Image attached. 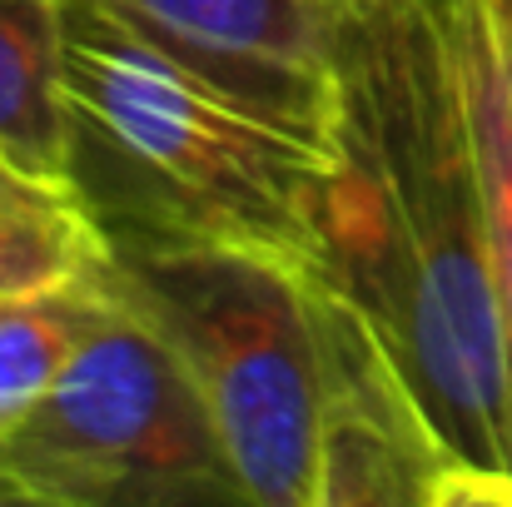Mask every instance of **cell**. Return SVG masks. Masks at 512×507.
Listing matches in <instances>:
<instances>
[{
  "mask_svg": "<svg viewBox=\"0 0 512 507\" xmlns=\"http://www.w3.org/2000/svg\"><path fill=\"white\" fill-rule=\"evenodd\" d=\"M329 30V274L398 358L453 503H512V343L448 0H363Z\"/></svg>",
  "mask_w": 512,
  "mask_h": 507,
  "instance_id": "6da1fadb",
  "label": "cell"
},
{
  "mask_svg": "<svg viewBox=\"0 0 512 507\" xmlns=\"http://www.w3.org/2000/svg\"><path fill=\"white\" fill-rule=\"evenodd\" d=\"M70 179L105 239H214L329 274L334 120L249 100L100 0H60Z\"/></svg>",
  "mask_w": 512,
  "mask_h": 507,
  "instance_id": "7a4b0ae2",
  "label": "cell"
},
{
  "mask_svg": "<svg viewBox=\"0 0 512 507\" xmlns=\"http://www.w3.org/2000/svg\"><path fill=\"white\" fill-rule=\"evenodd\" d=\"M309 274L214 239H110V284L174 348L259 507H319L324 358Z\"/></svg>",
  "mask_w": 512,
  "mask_h": 507,
  "instance_id": "3957f363",
  "label": "cell"
},
{
  "mask_svg": "<svg viewBox=\"0 0 512 507\" xmlns=\"http://www.w3.org/2000/svg\"><path fill=\"white\" fill-rule=\"evenodd\" d=\"M5 463L25 503H249L184 363L125 299L5 428Z\"/></svg>",
  "mask_w": 512,
  "mask_h": 507,
  "instance_id": "277c9868",
  "label": "cell"
},
{
  "mask_svg": "<svg viewBox=\"0 0 512 507\" xmlns=\"http://www.w3.org/2000/svg\"><path fill=\"white\" fill-rule=\"evenodd\" d=\"M209 80L304 120H334V30L314 0H100Z\"/></svg>",
  "mask_w": 512,
  "mask_h": 507,
  "instance_id": "5b68a950",
  "label": "cell"
},
{
  "mask_svg": "<svg viewBox=\"0 0 512 507\" xmlns=\"http://www.w3.org/2000/svg\"><path fill=\"white\" fill-rule=\"evenodd\" d=\"M0 165L40 189L75 194L60 0H0Z\"/></svg>",
  "mask_w": 512,
  "mask_h": 507,
  "instance_id": "8992f818",
  "label": "cell"
},
{
  "mask_svg": "<svg viewBox=\"0 0 512 507\" xmlns=\"http://www.w3.org/2000/svg\"><path fill=\"white\" fill-rule=\"evenodd\" d=\"M110 259L55 289L0 299V433L15 428L75 363L85 338L115 314Z\"/></svg>",
  "mask_w": 512,
  "mask_h": 507,
  "instance_id": "52a82bcc",
  "label": "cell"
},
{
  "mask_svg": "<svg viewBox=\"0 0 512 507\" xmlns=\"http://www.w3.org/2000/svg\"><path fill=\"white\" fill-rule=\"evenodd\" d=\"M110 259L100 219L75 194L40 184L0 189V299L55 289Z\"/></svg>",
  "mask_w": 512,
  "mask_h": 507,
  "instance_id": "ba28073f",
  "label": "cell"
},
{
  "mask_svg": "<svg viewBox=\"0 0 512 507\" xmlns=\"http://www.w3.org/2000/svg\"><path fill=\"white\" fill-rule=\"evenodd\" d=\"M448 15H453V40H458V70H463L468 120H473V150H478V174H483L488 234H493L503 319H508L512 343V100L473 0H448Z\"/></svg>",
  "mask_w": 512,
  "mask_h": 507,
  "instance_id": "9c48e42d",
  "label": "cell"
},
{
  "mask_svg": "<svg viewBox=\"0 0 512 507\" xmlns=\"http://www.w3.org/2000/svg\"><path fill=\"white\" fill-rule=\"evenodd\" d=\"M483 30H488V45H493V60H498V75L508 85L512 100V0H473Z\"/></svg>",
  "mask_w": 512,
  "mask_h": 507,
  "instance_id": "30bf717a",
  "label": "cell"
},
{
  "mask_svg": "<svg viewBox=\"0 0 512 507\" xmlns=\"http://www.w3.org/2000/svg\"><path fill=\"white\" fill-rule=\"evenodd\" d=\"M319 10H324V20H339V15H348V10H358L363 0H314Z\"/></svg>",
  "mask_w": 512,
  "mask_h": 507,
  "instance_id": "8fae6325",
  "label": "cell"
},
{
  "mask_svg": "<svg viewBox=\"0 0 512 507\" xmlns=\"http://www.w3.org/2000/svg\"><path fill=\"white\" fill-rule=\"evenodd\" d=\"M5 184H30V179H20L15 169H5V165H0V189H5Z\"/></svg>",
  "mask_w": 512,
  "mask_h": 507,
  "instance_id": "7c38bea8",
  "label": "cell"
}]
</instances>
